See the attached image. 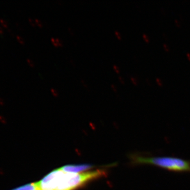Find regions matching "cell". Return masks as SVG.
<instances>
[{
	"mask_svg": "<svg viewBox=\"0 0 190 190\" xmlns=\"http://www.w3.org/2000/svg\"><path fill=\"white\" fill-rule=\"evenodd\" d=\"M187 58L189 59V60H190V53H187Z\"/></svg>",
	"mask_w": 190,
	"mask_h": 190,
	"instance_id": "cell-18",
	"label": "cell"
},
{
	"mask_svg": "<svg viewBox=\"0 0 190 190\" xmlns=\"http://www.w3.org/2000/svg\"><path fill=\"white\" fill-rule=\"evenodd\" d=\"M11 190H40V189L36 182L25 184L19 187H15Z\"/></svg>",
	"mask_w": 190,
	"mask_h": 190,
	"instance_id": "cell-4",
	"label": "cell"
},
{
	"mask_svg": "<svg viewBox=\"0 0 190 190\" xmlns=\"http://www.w3.org/2000/svg\"><path fill=\"white\" fill-rule=\"evenodd\" d=\"M143 38H144V39L145 40L146 42H148L150 41L149 38H148V36L146 34H143Z\"/></svg>",
	"mask_w": 190,
	"mask_h": 190,
	"instance_id": "cell-8",
	"label": "cell"
},
{
	"mask_svg": "<svg viewBox=\"0 0 190 190\" xmlns=\"http://www.w3.org/2000/svg\"><path fill=\"white\" fill-rule=\"evenodd\" d=\"M163 47H164V48L166 50V51H169V47H168L167 45H166L165 43H164V44H163Z\"/></svg>",
	"mask_w": 190,
	"mask_h": 190,
	"instance_id": "cell-14",
	"label": "cell"
},
{
	"mask_svg": "<svg viewBox=\"0 0 190 190\" xmlns=\"http://www.w3.org/2000/svg\"><path fill=\"white\" fill-rule=\"evenodd\" d=\"M105 171L96 170L75 173L57 169L37 182L40 190H75L89 181L105 175Z\"/></svg>",
	"mask_w": 190,
	"mask_h": 190,
	"instance_id": "cell-1",
	"label": "cell"
},
{
	"mask_svg": "<svg viewBox=\"0 0 190 190\" xmlns=\"http://www.w3.org/2000/svg\"><path fill=\"white\" fill-rule=\"evenodd\" d=\"M175 22L176 23V24L178 25V26H179L180 25V23H179V22H178V21L177 20H175Z\"/></svg>",
	"mask_w": 190,
	"mask_h": 190,
	"instance_id": "cell-19",
	"label": "cell"
},
{
	"mask_svg": "<svg viewBox=\"0 0 190 190\" xmlns=\"http://www.w3.org/2000/svg\"><path fill=\"white\" fill-rule=\"evenodd\" d=\"M111 87H112V89L114 91H117V87H116V86L115 84H111Z\"/></svg>",
	"mask_w": 190,
	"mask_h": 190,
	"instance_id": "cell-13",
	"label": "cell"
},
{
	"mask_svg": "<svg viewBox=\"0 0 190 190\" xmlns=\"http://www.w3.org/2000/svg\"><path fill=\"white\" fill-rule=\"evenodd\" d=\"M130 79H131V81L132 82H133L134 84H137V80H136V79L135 78L133 77H130Z\"/></svg>",
	"mask_w": 190,
	"mask_h": 190,
	"instance_id": "cell-10",
	"label": "cell"
},
{
	"mask_svg": "<svg viewBox=\"0 0 190 190\" xmlns=\"http://www.w3.org/2000/svg\"><path fill=\"white\" fill-rule=\"evenodd\" d=\"M156 82H157V84H158L159 86H162L163 84V82H162V80L158 78H156Z\"/></svg>",
	"mask_w": 190,
	"mask_h": 190,
	"instance_id": "cell-9",
	"label": "cell"
},
{
	"mask_svg": "<svg viewBox=\"0 0 190 190\" xmlns=\"http://www.w3.org/2000/svg\"><path fill=\"white\" fill-rule=\"evenodd\" d=\"M82 82L84 84V86L86 87V88H88V86H87V83L86 82L84 81V80H83V79H82Z\"/></svg>",
	"mask_w": 190,
	"mask_h": 190,
	"instance_id": "cell-16",
	"label": "cell"
},
{
	"mask_svg": "<svg viewBox=\"0 0 190 190\" xmlns=\"http://www.w3.org/2000/svg\"><path fill=\"white\" fill-rule=\"evenodd\" d=\"M51 40L52 42L54 43V45L56 46H62L63 45L62 41L59 38H51Z\"/></svg>",
	"mask_w": 190,
	"mask_h": 190,
	"instance_id": "cell-5",
	"label": "cell"
},
{
	"mask_svg": "<svg viewBox=\"0 0 190 190\" xmlns=\"http://www.w3.org/2000/svg\"><path fill=\"white\" fill-rule=\"evenodd\" d=\"M118 78H119V80L121 81V82H123V83H125V80H124V79L122 77H121V76H119L118 77Z\"/></svg>",
	"mask_w": 190,
	"mask_h": 190,
	"instance_id": "cell-15",
	"label": "cell"
},
{
	"mask_svg": "<svg viewBox=\"0 0 190 190\" xmlns=\"http://www.w3.org/2000/svg\"><path fill=\"white\" fill-rule=\"evenodd\" d=\"M51 91L52 94H53L54 96H58L59 95V92H58V91L57 89H54V88H51Z\"/></svg>",
	"mask_w": 190,
	"mask_h": 190,
	"instance_id": "cell-6",
	"label": "cell"
},
{
	"mask_svg": "<svg viewBox=\"0 0 190 190\" xmlns=\"http://www.w3.org/2000/svg\"><path fill=\"white\" fill-rule=\"evenodd\" d=\"M68 30H69L70 33H71V34H73V33H74L73 31V29H72L71 27H68Z\"/></svg>",
	"mask_w": 190,
	"mask_h": 190,
	"instance_id": "cell-17",
	"label": "cell"
},
{
	"mask_svg": "<svg viewBox=\"0 0 190 190\" xmlns=\"http://www.w3.org/2000/svg\"><path fill=\"white\" fill-rule=\"evenodd\" d=\"M113 68H114V70H115V71H116L117 73H119L120 70H119V68H118V67L117 66H116V64H114V65H113Z\"/></svg>",
	"mask_w": 190,
	"mask_h": 190,
	"instance_id": "cell-11",
	"label": "cell"
},
{
	"mask_svg": "<svg viewBox=\"0 0 190 190\" xmlns=\"http://www.w3.org/2000/svg\"><path fill=\"white\" fill-rule=\"evenodd\" d=\"M115 35L119 39H121V34L119 31H115Z\"/></svg>",
	"mask_w": 190,
	"mask_h": 190,
	"instance_id": "cell-7",
	"label": "cell"
},
{
	"mask_svg": "<svg viewBox=\"0 0 190 190\" xmlns=\"http://www.w3.org/2000/svg\"><path fill=\"white\" fill-rule=\"evenodd\" d=\"M36 23H37L39 25L40 27H42V26H43V23H42V22L40 21V20H38V19H36Z\"/></svg>",
	"mask_w": 190,
	"mask_h": 190,
	"instance_id": "cell-12",
	"label": "cell"
},
{
	"mask_svg": "<svg viewBox=\"0 0 190 190\" xmlns=\"http://www.w3.org/2000/svg\"><path fill=\"white\" fill-rule=\"evenodd\" d=\"M133 164L152 165L174 172H190V161L172 156H148L141 154L131 156Z\"/></svg>",
	"mask_w": 190,
	"mask_h": 190,
	"instance_id": "cell-2",
	"label": "cell"
},
{
	"mask_svg": "<svg viewBox=\"0 0 190 190\" xmlns=\"http://www.w3.org/2000/svg\"><path fill=\"white\" fill-rule=\"evenodd\" d=\"M91 168V166L87 165H67L63 167L61 169L64 171L75 173H79L88 169Z\"/></svg>",
	"mask_w": 190,
	"mask_h": 190,
	"instance_id": "cell-3",
	"label": "cell"
}]
</instances>
